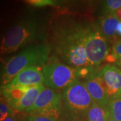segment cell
Here are the masks:
<instances>
[{
  "label": "cell",
  "instance_id": "obj_1",
  "mask_svg": "<svg viewBox=\"0 0 121 121\" xmlns=\"http://www.w3.org/2000/svg\"><path fill=\"white\" fill-rule=\"evenodd\" d=\"M55 51L59 60L78 69L91 66L89 63L83 44L82 24L63 27L55 37Z\"/></svg>",
  "mask_w": 121,
  "mask_h": 121
},
{
  "label": "cell",
  "instance_id": "obj_2",
  "mask_svg": "<svg viewBox=\"0 0 121 121\" xmlns=\"http://www.w3.org/2000/svg\"><path fill=\"white\" fill-rule=\"evenodd\" d=\"M51 47L42 43L29 47L13 56L0 68V84L7 85L24 69L32 66H43L48 60Z\"/></svg>",
  "mask_w": 121,
  "mask_h": 121
},
{
  "label": "cell",
  "instance_id": "obj_3",
  "mask_svg": "<svg viewBox=\"0 0 121 121\" xmlns=\"http://www.w3.org/2000/svg\"><path fill=\"white\" fill-rule=\"evenodd\" d=\"M41 36L38 22L33 19H26L12 26L5 33L0 42V54L7 55L35 41Z\"/></svg>",
  "mask_w": 121,
  "mask_h": 121
},
{
  "label": "cell",
  "instance_id": "obj_4",
  "mask_svg": "<svg viewBox=\"0 0 121 121\" xmlns=\"http://www.w3.org/2000/svg\"><path fill=\"white\" fill-rule=\"evenodd\" d=\"M61 95L62 111L75 120L87 117L88 110L94 103L85 83L79 79L65 87Z\"/></svg>",
  "mask_w": 121,
  "mask_h": 121
},
{
  "label": "cell",
  "instance_id": "obj_5",
  "mask_svg": "<svg viewBox=\"0 0 121 121\" xmlns=\"http://www.w3.org/2000/svg\"><path fill=\"white\" fill-rule=\"evenodd\" d=\"M82 36L87 57L90 65L99 66L110 53V47L98 24H82Z\"/></svg>",
  "mask_w": 121,
  "mask_h": 121
},
{
  "label": "cell",
  "instance_id": "obj_6",
  "mask_svg": "<svg viewBox=\"0 0 121 121\" xmlns=\"http://www.w3.org/2000/svg\"><path fill=\"white\" fill-rule=\"evenodd\" d=\"M44 84L55 90L63 89L79 79L78 70L56 60L48 61L43 66Z\"/></svg>",
  "mask_w": 121,
  "mask_h": 121
},
{
  "label": "cell",
  "instance_id": "obj_7",
  "mask_svg": "<svg viewBox=\"0 0 121 121\" xmlns=\"http://www.w3.org/2000/svg\"><path fill=\"white\" fill-rule=\"evenodd\" d=\"M62 112V95L57 91L44 87L34 105L25 112L58 119Z\"/></svg>",
  "mask_w": 121,
  "mask_h": 121
},
{
  "label": "cell",
  "instance_id": "obj_8",
  "mask_svg": "<svg viewBox=\"0 0 121 121\" xmlns=\"http://www.w3.org/2000/svg\"><path fill=\"white\" fill-rule=\"evenodd\" d=\"M106 85L110 99L121 95V69L107 64L97 71Z\"/></svg>",
  "mask_w": 121,
  "mask_h": 121
},
{
  "label": "cell",
  "instance_id": "obj_9",
  "mask_svg": "<svg viewBox=\"0 0 121 121\" xmlns=\"http://www.w3.org/2000/svg\"><path fill=\"white\" fill-rule=\"evenodd\" d=\"M97 71L91 74L84 83L94 102L101 106H107L110 98L103 79L98 75Z\"/></svg>",
  "mask_w": 121,
  "mask_h": 121
},
{
  "label": "cell",
  "instance_id": "obj_10",
  "mask_svg": "<svg viewBox=\"0 0 121 121\" xmlns=\"http://www.w3.org/2000/svg\"><path fill=\"white\" fill-rule=\"evenodd\" d=\"M44 82L43 69L40 66H32L24 69L8 84L12 86L30 87L43 84Z\"/></svg>",
  "mask_w": 121,
  "mask_h": 121
},
{
  "label": "cell",
  "instance_id": "obj_11",
  "mask_svg": "<svg viewBox=\"0 0 121 121\" xmlns=\"http://www.w3.org/2000/svg\"><path fill=\"white\" fill-rule=\"evenodd\" d=\"M28 87L12 86L9 84L0 87V94L13 110L22 97L25 94Z\"/></svg>",
  "mask_w": 121,
  "mask_h": 121
},
{
  "label": "cell",
  "instance_id": "obj_12",
  "mask_svg": "<svg viewBox=\"0 0 121 121\" xmlns=\"http://www.w3.org/2000/svg\"><path fill=\"white\" fill-rule=\"evenodd\" d=\"M119 21L114 12L104 13L99 18L98 25L106 39H114L116 37Z\"/></svg>",
  "mask_w": 121,
  "mask_h": 121
},
{
  "label": "cell",
  "instance_id": "obj_13",
  "mask_svg": "<svg viewBox=\"0 0 121 121\" xmlns=\"http://www.w3.org/2000/svg\"><path fill=\"white\" fill-rule=\"evenodd\" d=\"M44 89V86L43 84L28 87L25 94L16 106L14 111L16 110L17 112H26L28 108H30L34 105L38 96Z\"/></svg>",
  "mask_w": 121,
  "mask_h": 121
},
{
  "label": "cell",
  "instance_id": "obj_14",
  "mask_svg": "<svg viewBox=\"0 0 121 121\" xmlns=\"http://www.w3.org/2000/svg\"><path fill=\"white\" fill-rule=\"evenodd\" d=\"M86 117L87 121H108L110 118V114L108 106H101L94 102Z\"/></svg>",
  "mask_w": 121,
  "mask_h": 121
},
{
  "label": "cell",
  "instance_id": "obj_15",
  "mask_svg": "<svg viewBox=\"0 0 121 121\" xmlns=\"http://www.w3.org/2000/svg\"><path fill=\"white\" fill-rule=\"evenodd\" d=\"M110 118L117 121H121V95L111 98L108 104Z\"/></svg>",
  "mask_w": 121,
  "mask_h": 121
},
{
  "label": "cell",
  "instance_id": "obj_16",
  "mask_svg": "<svg viewBox=\"0 0 121 121\" xmlns=\"http://www.w3.org/2000/svg\"><path fill=\"white\" fill-rule=\"evenodd\" d=\"M119 59H121V39L113 44L110 52L105 60L110 63H115Z\"/></svg>",
  "mask_w": 121,
  "mask_h": 121
},
{
  "label": "cell",
  "instance_id": "obj_17",
  "mask_svg": "<svg viewBox=\"0 0 121 121\" xmlns=\"http://www.w3.org/2000/svg\"><path fill=\"white\" fill-rule=\"evenodd\" d=\"M121 8V0H107L103 3L104 13H112Z\"/></svg>",
  "mask_w": 121,
  "mask_h": 121
},
{
  "label": "cell",
  "instance_id": "obj_18",
  "mask_svg": "<svg viewBox=\"0 0 121 121\" xmlns=\"http://www.w3.org/2000/svg\"><path fill=\"white\" fill-rule=\"evenodd\" d=\"M15 113V111L11 108L4 99L0 101V121H4L6 118Z\"/></svg>",
  "mask_w": 121,
  "mask_h": 121
},
{
  "label": "cell",
  "instance_id": "obj_19",
  "mask_svg": "<svg viewBox=\"0 0 121 121\" xmlns=\"http://www.w3.org/2000/svg\"><path fill=\"white\" fill-rule=\"evenodd\" d=\"M26 3L36 8H43L46 6L56 5L57 4L56 1L52 0H28L26 1Z\"/></svg>",
  "mask_w": 121,
  "mask_h": 121
},
{
  "label": "cell",
  "instance_id": "obj_20",
  "mask_svg": "<svg viewBox=\"0 0 121 121\" xmlns=\"http://www.w3.org/2000/svg\"><path fill=\"white\" fill-rule=\"evenodd\" d=\"M20 121H59V120L51 117L28 114L24 116L21 118Z\"/></svg>",
  "mask_w": 121,
  "mask_h": 121
},
{
  "label": "cell",
  "instance_id": "obj_21",
  "mask_svg": "<svg viewBox=\"0 0 121 121\" xmlns=\"http://www.w3.org/2000/svg\"><path fill=\"white\" fill-rule=\"evenodd\" d=\"M20 120H21V119H20L18 115H17V114H16V112H15L14 114H13L9 116L8 118H6L4 121H20Z\"/></svg>",
  "mask_w": 121,
  "mask_h": 121
},
{
  "label": "cell",
  "instance_id": "obj_22",
  "mask_svg": "<svg viewBox=\"0 0 121 121\" xmlns=\"http://www.w3.org/2000/svg\"><path fill=\"white\" fill-rule=\"evenodd\" d=\"M114 13H115V15L117 16V17H118V19L121 21V8L118 9H117V11H115Z\"/></svg>",
  "mask_w": 121,
  "mask_h": 121
},
{
  "label": "cell",
  "instance_id": "obj_23",
  "mask_svg": "<svg viewBox=\"0 0 121 121\" xmlns=\"http://www.w3.org/2000/svg\"><path fill=\"white\" fill-rule=\"evenodd\" d=\"M117 35L121 36V21L119 23L118 28H117Z\"/></svg>",
  "mask_w": 121,
  "mask_h": 121
},
{
  "label": "cell",
  "instance_id": "obj_24",
  "mask_svg": "<svg viewBox=\"0 0 121 121\" xmlns=\"http://www.w3.org/2000/svg\"><path fill=\"white\" fill-rule=\"evenodd\" d=\"M115 63H116V65L117 66H118L119 67V68L121 69V59H118V60L115 62Z\"/></svg>",
  "mask_w": 121,
  "mask_h": 121
},
{
  "label": "cell",
  "instance_id": "obj_25",
  "mask_svg": "<svg viewBox=\"0 0 121 121\" xmlns=\"http://www.w3.org/2000/svg\"><path fill=\"white\" fill-rule=\"evenodd\" d=\"M76 121V120H60V121Z\"/></svg>",
  "mask_w": 121,
  "mask_h": 121
},
{
  "label": "cell",
  "instance_id": "obj_26",
  "mask_svg": "<svg viewBox=\"0 0 121 121\" xmlns=\"http://www.w3.org/2000/svg\"><path fill=\"white\" fill-rule=\"evenodd\" d=\"M108 121H115L114 119H113V118H110V119H109Z\"/></svg>",
  "mask_w": 121,
  "mask_h": 121
},
{
  "label": "cell",
  "instance_id": "obj_27",
  "mask_svg": "<svg viewBox=\"0 0 121 121\" xmlns=\"http://www.w3.org/2000/svg\"><path fill=\"white\" fill-rule=\"evenodd\" d=\"M2 99H4V98H3V97H2V96L1 95V94H0V101L2 100Z\"/></svg>",
  "mask_w": 121,
  "mask_h": 121
}]
</instances>
